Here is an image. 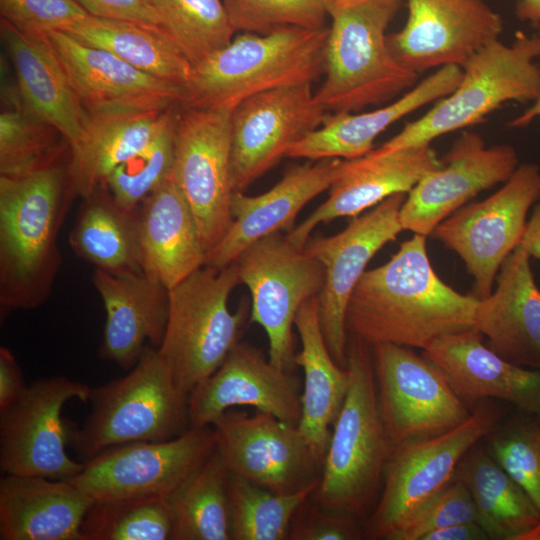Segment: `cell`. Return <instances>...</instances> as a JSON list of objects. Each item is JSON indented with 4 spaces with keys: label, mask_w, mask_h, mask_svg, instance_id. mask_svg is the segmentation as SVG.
I'll return each mask as SVG.
<instances>
[{
    "label": "cell",
    "mask_w": 540,
    "mask_h": 540,
    "mask_svg": "<svg viewBox=\"0 0 540 540\" xmlns=\"http://www.w3.org/2000/svg\"><path fill=\"white\" fill-rule=\"evenodd\" d=\"M426 238L414 234L385 264L363 273L346 310L351 336L370 346L392 343L424 350L438 338L476 328L479 298L440 279Z\"/></svg>",
    "instance_id": "cell-1"
},
{
    "label": "cell",
    "mask_w": 540,
    "mask_h": 540,
    "mask_svg": "<svg viewBox=\"0 0 540 540\" xmlns=\"http://www.w3.org/2000/svg\"><path fill=\"white\" fill-rule=\"evenodd\" d=\"M60 159L22 176H0L1 311L49 298L62 264L57 237L77 194Z\"/></svg>",
    "instance_id": "cell-2"
},
{
    "label": "cell",
    "mask_w": 540,
    "mask_h": 540,
    "mask_svg": "<svg viewBox=\"0 0 540 540\" xmlns=\"http://www.w3.org/2000/svg\"><path fill=\"white\" fill-rule=\"evenodd\" d=\"M404 0H329L325 80L315 92L333 113L380 105L413 88L419 74L392 52L386 30Z\"/></svg>",
    "instance_id": "cell-3"
},
{
    "label": "cell",
    "mask_w": 540,
    "mask_h": 540,
    "mask_svg": "<svg viewBox=\"0 0 540 540\" xmlns=\"http://www.w3.org/2000/svg\"><path fill=\"white\" fill-rule=\"evenodd\" d=\"M370 347L355 336L348 342L349 386L310 496L320 507L356 519L372 507L393 448L379 413Z\"/></svg>",
    "instance_id": "cell-4"
},
{
    "label": "cell",
    "mask_w": 540,
    "mask_h": 540,
    "mask_svg": "<svg viewBox=\"0 0 540 540\" xmlns=\"http://www.w3.org/2000/svg\"><path fill=\"white\" fill-rule=\"evenodd\" d=\"M329 28H285L270 34L245 33L193 66L183 86L181 107L232 110L255 94L312 83L325 68Z\"/></svg>",
    "instance_id": "cell-5"
},
{
    "label": "cell",
    "mask_w": 540,
    "mask_h": 540,
    "mask_svg": "<svg viewBox=\"0 0 540 540\" xmlns=\"http://www.w3.org/2000/svg\"><path fill=\"white\" fill-rule=\"evenodd\" d=\"M540 35L517 32L512 43L499 39L477 51L463 66L457 87L420 118L369 153L388 155L420 147L448 133L484 122L504 103L534 102L540 94Z\"/></svg>",
    "instance_id": "cell-6"
},
{
    "label": "cell",
    "mask_w": 540,
    "mask_h": 540,
    "mask_svg": "<svg viewBox=\"0 0 540 540\" xmlns=\"http://www.w3.org/2000/svg\"><path fill=\"white\" fill-rule=\"evenodd\" d=\"M89 402L88 417L70 436L85 461L116 445L166 441L190 428L188 396L158 349L146 348L127 375L91 388Z\"/></svg>",
    "instance_id": "cell-7"
},
{
    "label": "cell",
    "mask_w": 540,
    "mask_h": 540,
    "mask_svg": "<svg viewBox=\"0 0 540 540\" xmlns=\"http://www.w3.org/2000/svg\"><path fill=\"white\" fill-rule=\"evenodd\" d=\"M240 283L234 262L221 270L205 265L168 290V321L157 349L187 396L239 343L247 309L231 313L228 299Z\"/></svg>",
    "instance_id": "cell-8"
},
{
    "label": "cell",
    "mask_w": 540,
    "mask_h": 540,
    "mask_svg": "<svg viewBox=\"0 0 540 540\" xmlns=\"http://www.w3.org/2000/svg\"><path fill=\"white\" fill-rule=\"evenodd\" d=\"M208 425L189 428L159 442H131L107 448L84 462L69 480L93 502L168 499L215 451Z\"/></svg>",
    "instance_id": "cell-9"
},
{
    "label": "cell",
    "mask_w": 540,
    "mask_h": 540,
    "mask_svg": "<svg viewBox=\"0 0 540 540\" xmlns=\"http://www.w3.org/2000/svg\"><path fill=\"white\" fill-rule=\"evenodd\" d=\"M505 410L482 401L459 426L441 435L393 445L383 472V491L366 535L384 539L452 479L464 454L502 421Z\"/></svg>",
    "instance_id": "cell-10"
},
{
    "label": "cell",
    "mask_w": 540,
    "mask_h": 540,
    "mask_svg": "<svg viewBox=\"0 0 540 540\" xmlns=\"http://www.w3.org/2000/svg\"><path fill=\"white\" fill-rule=\"evenodd\" d=\"M234 262L241 283L251 294L250 322L260 325L267 335L268 359L292 372L297 366L292 332L295 317L305 301L320 294L324 266L280 231L249 245Z\"/></svg>",
    "instance_id": "cell-11"
},
{
    "label": "cell",
    "mask_w": 540,
    "mask_h": 540,
    "mask_svg": "<svg viewBox=\"0 0 540 540\" xmlns=\"http://www.w3.org/2000/svg\"><path fill=\"white\" fill-rule=\"evenodd\" d=\"M539 200L540 167L522 163L499 190L467 203L430 235L462 259L474 278L477 298L492 293L501 264L520 244L528 213Z\"/></svg>",
    "instance_id": "cell-12"
},
{
    "label": "cell",
    "mask_w": 540,
    "mask_h": 540,
    "mask_svg": "<svg viewBox=\"0 0 540 540\" xmlns=\"http://www.w3.org/2000/svg\"><path fill=\"white\" fill-rule=\"evenodd\" d=\"M232 112L182 107L175 124L172 176L194 214L207 259L233 221Z\"/></svg>",
    "instance_id": "cell-13"
},
{
    "label": "cell",
    "mask_w": 540,
    "mask_h": 540,
    "mask_svg": "<svg viewBox=\"0 0 540 540\" xmlns=\"http://www.w3.org/2000/svg\"><path fill=\"white\" fill-rule=\"evenodd\" d=\"M371 347L379 413L393 445L441 435L470 416L443 370L423 354L392 343Z\"/></svg>",
    "instance_id": "cell-14"
},
{
    "label": "cell",
    "mask_w": 540,
    "mask_h": 540,
    "mask_svg": "<svg viewBox=\"0 0 540 540\" xmlns=\"http://www.w3.org/2000/svg\"><path fill=\"white\" fill-rule=\"evenodd\" d=\"M91 388L66 376L40 378L0 409V468L5 474L70 479L79 463L65 451L62 409L73 398L89 402Z\"/></svg>",
    "instance_id": "cell-15"
},
{
    "label": "cell",
    "mask_w": 540,
    "mask_h": 540,
    "mask_svg": "<svg viewBox=\"0 0 540 540\" xmlns=\"http://www.w3.org/2000/svg\"><path fill=\"white\" fill-rule=\"evenodd\" d=\"M212 426L216 449L231 474L279 494L320 483L323 462L297 426L237 407L222 413Z\"/></svg>",
    "instance_id": "cell-16"
},
{
    "label": "cell",
    "mask_w": 540,
    "mask_h": 540,
    "mask_svg": "<svg viewBox=\"0 0 540 540\" xmlns=\"http://www.w3.org/2000/svg\"><path fill=\"white\" fill-rule=\"evenodd\" d=\"M406 196H390L368 213L356 216L343 231L309 238L302 248L324 266L325 283L317 296L320 325L331 356L342 368L347 366L349 298L371 258L403 231L400 211Z\"/></svg>",
    "instance_id": "cell-17"
},
{
    "label": "cell",
    "mask_w": 540,
    "mask_h": 540,
    "mask_svg": "<svg viewBox=\"0 0 540 540\" xmlns=\"http://www.w3.org/2000/svg\"><path fill=\"white\" fill-rule=\"evenodd\" d=\"M326 114L310 82L263 91L239 103L231 115L235 191H243L287 157L292 145L322 125Z\"/></svg>",
    "instance_id": "cell-18"
},
{
    "label": "cell",
    "mask_w": 540,
    "mask_h": 540,
    "mask_svg": "<svg viewBox=\"0 0 540 540\" xmlns=\"http://www.w3.org/2000/svg\"><path fill=\"white\" fill-rule=\"evenodd\" d=\"M441 161L407 193L400 211L403 230L430 236L476 195L504 184L519 166L512 146H487L481 135L468 130H463Z\"/></svg>",
    "instance_id": "cell-19"
},
{
    "label": "cell",
    "mask_w": 540,
    "mask_h": 540,
    "mask_svg": "<svg viewBox=\"0 0 540 540\" xmlns=\"http://www.w3.org/2000/svg\"><path fill=\"white\" fill-rule=\"evenodd\" d=\"M406 1V23L388 42L396 58L419 75L448 65L462 67L504 30L501 15L485 0Z\"/></svg>",
    "instance_id": "cell-20"
},
{
    "label": "cell",
    "mask_w": 540,
    "mask_h": 540,
    "mask_svg": "<svg viewBox=\"0 0 540 540\" xmlns=\"http://www.w3.org/2000/svg\"><path fill=\"white\" fill-rule=\"evenodd\" d=\"M251 406L298 426L301 394L298 379L266 359L256 347L239 342L219 368L188 396L189 426L212 425L226 410Z\"/></svg>",
    "instance_id": "cell-21"
},
{
    "label": "cell",
    "mask_w": 540,
    "mask_h": 540,
    "mask_svg": "<svg viewBox=\"0 0 540 540\" xmlns=\"http://www.w3.org/2000/svg\"><path fill=\"white\" fill-rule=\"evenodd\" d=\"M47 37L88 113L164 111L181 104L183 86L145 73L65 31Z\"/></svg>",
    "instance_id": "cell-22"
},
{
    "label": "cell",
    "mask_w": 540,
    "mask_h": 540,
    "mask_svg": "<svg viewBox=\"0 0 540 540\" xmlns=\"http://www.w3.org/2000/svg\"><path fill=\"white\" fill-rule=\"evenodd\" d=\"M441 164L431 144L383 156L367 153L341 160L326 201L286 236L302 249L318 224L339 217H356L390 196L407 194L422 177Z\"/></svg>",
    "instance_id": "cell-23"
},
{
    "label": "cell",
    "mask_w": 540,
    "mask_h": 540,
    "mask_svg": "<svg viewBox=\"0 0 540 540\" xmlns=\"http://www.w3.org/2000/svg\"><path fill=\"white\" fill-rule=\"evenodd\" d=\"M341 160L327 158L291 167L275 186L257 196L235 191L231 201L232 224L208 256L206 265L224 269L255 241L281 230L289 232L300 210L329 189Z\"/></svg>",
    "instance_id": "cell-24"
},
{
    "label": "cell",
    "mask_w": 540,
    "mask_h": 540,
    "mask_svg": "<svg viewBox=\"0 0 540 540\" xmlns=\"http://www.w3.org/2000/svg\"><path fill=\"white\" fill-rule=\"evenodd\" d=\"M477 328L443 336L423 355L446 374L456 394L468 404L500 399L521 412H540V369L511 363L482 341Z\"/></svg>",
    "instance_id": "cell-25"
},
{
    "label": "cell",
    "mask_w": 540,
    "mask_h": 540,
    "mask_svg": "<svg viewBox=\"0 0 540 540\" xmlns=\"http://www.w3.org/2000/svg\"><path fill=\"white\" fill-rule=\"evenodd\" d=\"M0 30L24 104L58 130L70 152L75 151L86 136L90 116L47 35L23 32L2 18Z\"/></svg>",
    "instance_id": "cell-26"
},
{
    "label": "cell",
    "mask_w": 540,
    "mask_h": 540,
    "mask_svg": "<svg viewBox=\"0 0 540 540\" xmlns=\"http://www.w3.org/2000/svg\"><path fill=\"white\" fill-rule=\"evenodd\" d=\"M475 322L487 346L516 365L540 367V289L519 244L503 261L496 288L479 299Z\"/></svg>",
    "instance_id": "cell-27"
},
{
    "label": "cell",
    "mask_w": 540,
    "mask_h": 540,
    "mask_svg": "<svg viewBox=\"0 0 540 540\" xmlns=\"http://www.w3.org/2000/svg\"><path fill=\"white\" fill-rule=\"evenodd\" d=\"M92 283L102 298L106 322L100 357L133 368L146 340L161 345L169 315V292L144 272L112 274L97 269Z\"/></svg>",
    "instance_id": "cell-28"
},
{
    "label": "cell",
    "mask_w": 540,
    "mask_h": 540,
    "mask_svg": "<svg viewBox=\"0 0 540 540\" xmlns=\"http://www.w3.org/2000/svg\"><path fill=\"white\" fill-rule=\"evenodd\" d=\"M142 271L168 290L206 265L194 214L171 175L137 208Z\"/></svg>",
    "instance_id": "cell-29"
},
{
    "label": "cell",
    "mask_w": 540,
    "mask_h": 540,
    "mask_svg": "<svg viewBox=\"0 0 540 540\" xmlns=\"http://www.w3.org/2000/svg\"><path fill=\"white\" fill-rule=\"evenodd\" d=\"M461 77L462 67L444 66L386 106L363 113L326 114L319 128L291 146L287 157L316 161L364 156L373 149L374 140L389 126L450 94Z\"/></svg>",
    "instance_id": "cell-30"
},
{
    "label": "cell",
    "mask_w": 540,
    "mask_h": 540,
    "mask_svg": "<svg viewBox=\"0 0 540 540\" xmlns=\"http://www.w3.org/2000/svg\"><path fill=\"white\" fill-rule=\"evenodd\" d=\"M92 504L69 479L6 474L0 480V539L83 540Z\"/></svg>",
    "instance_id": "cell-31"
},
{
    "label": "cell",
    "mask_w": 540,
    "mask_h": 540,
    "mask_svg": "<svg viewBox=\"0 0 540 540\" xmlns=\"http://www.w3.org/2000/svg\"><path fill=\"white\" fill-rule=\"evenodd\" d=\"M294 326L302 345L295 363L304 372L301 419L297 427L323 462L331 438L330 426L338 417L347 394L349 373L334 361L327 348L317 296L302 304Z\"/></svg>",
    "instance_id": "cell-32"
},
{
    "label": "cell",
    "mask_w": 540,
    "mask_h": 540,
    "mask_svg": "<svg viewBox=\"0 0 540 540\" xmlns=\"http://www.w3.org/2000/svg\"><path fill=\"white\" fill-rule=\"evenodd\" d=\"M177 113L175 106L164 111L89 113L86 136L70 152L69 173L76 193L89 197L116 166L149 146Z\"/></svg>",
    "instance_id": "cell-33"
},
{
    "label": "cell",
    "mask_w": 540,
    "mask_h": 540,
    "mask_svg": "<svg viewBox=\"0 0 540 540\" xmlns=\"http://www.w3.org/2000/svg\"><path fill=\"white\" fill-rule=\"evenodd\" d=\"M453 478L470 492L489 539L523 540L540 525L534 502L479 442L461 458Z\"/></svg>",
    "instance_id": "cell-34"
},
{
    "label": "cell",
    "mask_w": 540,
    "mask_h": 540,
    "mask_svg": "<svg viewBox=\"0 0 540 540\" xmlns=\"http://www.w3.org/2000/svg\"><path fill=\"white\" fill-rule=\"evenodd\" d=\"M65 32L157 78L184 86L191 77L193 66L161 26L89 15Z\"/></svg>",
    "instance_id": "cell-35"
},
{
    "label": "cell",
    "mask_w": 540,
    "mask_h": 540,
    "mask_svg": "<svg viewBox=\"0 0 540 540\" xmlns=\"http://www.w3.org/2000/svg\"><path fill=\"white\" fill-rule=\"evenodd\" d=\"M84 200L69 237L74 253L112 274L143 272L137 209H123L102 186Z\"/></svg>",
    "instance_id": "cell-36"
},
{
    "label": "cell",
    "mask_w": 540,
    "mask_h": 540,
    "mask_svg": "<svg viewBox=\"0 0 540 540\" xmlns=\"http://www.w3.org/2000/svg\"><path fill=\"white\" fill-rule=\"evenodd\" d=\"M230 472L217 449L169 498L171 540H231Z\"/></svg>",
    "instance_id": "cell-37"
},
{
    "label": "cell",
    "mask_w": 540,
    "mask_h": 540,
    "mask_svg": "<svg viewBox=\"0 0 540 540\" xmlns=\"http://www.w3.org/2000/svg\"><path fill=\"white\" fill-rule=\"evenodd\" d=\"M2 100L0 176H22L60 159V133L26 107L18 87L2 89Z\"/></svg>",
    "instance_id": "cell-38"
},
{
    "label": "cell",
    "mask_w": 540,
    "mask_h": 540,
    "mask_svg": "<svg viewBox=\"0 0 540 540\" xmlns=\"http://www.w3.org/2000/svg\"><path fill=\"white\" fill-rule=\"evenodd\" d=\"M318 485L279 494L230 473L231 540L288 539L296 512Z\"/></svg>",
    "instance_id": "cell-39"
},
{
    "label": "cell",
    "mask_w": 540,
    "mask_h": 540,
    "mask_svg": "<svg viewBox=\"0 0 540 540\" xmlns=\"http://www.w3.org/2000/svg\"><path fill=\"white\" fill-rule=\"evenodd\" d=\"M160 26L195 66L228 45L235 29L222 0H147Z\"/></svg>",
    "instance_id": "cell-40"
},
{
    "label": "cell",
    "mask_w": 540,
    "mask_h": 540,
    "mask_svg": "<svg viewBox=\"0 0 540 540\" xmlns=\"http://www.w3.org/2000/svg\"><path fill=\"white\" fill-rule=\"evenodd\" d=\"M168 499L93 502L83 524V540H171Z\"/></svg>",
    "instance_id": "cell-41"
},
{
    "label": "cell",
    "mask_w": 540,
    "mask_h": 540,
    "mask_svg": "<svg viewBox=\"0 0 540 540\" xmlns=\"http://www.w3.org/2000/svg\"><path fill=\"white\" fill-rule=\"evenodd\" d=\"M176 119L149 146L116 166L100 185L123 209L136 210L171 175Z\"/></svg>",
    "instance_id": "cell-42"
},
{
    "label": "cell",
    "mask_w": 540,
    "mask_h": 540,
    "mask_svg": "<svg viewBox=\"0 0 540 540\" xmlns=\"http://www.w3.org/2000/svg\"><path fill=\"white\" fill-rule=\"evenodd\" d=\"M488 450L540 512V417L522 412L486 437Z\"/></svg>",
    "instance_id": "cell-43"
},
{
    "label": "cell",
    "mask_w": 540,
    "mask_h": 540,
    "mask_svg": "<svg viewBox=\"0 0 540 540\" xmlns=\"http://www.w3.org/2000/svg\"><path fill=\"white\" fill-rule=\"evenodd\" d=\"M235 31L270 34L326 27L329 0H222Z\"/></svg>",
    "instance_id": "cell-44"
},
{
    "label": "cell",
    "mask_w": 540,
    "mask_h": 540,
    "mask_svg": "<svg viewBox=\"0 0 540 540\" xmlns=\"http://www.w3.org/2000/svg\"><path fill=\"white\" fill-rule=\"evenodd\" d=\"M468 521H477L474 501L466 486L453 478L415 509L386 540H422L431 531Z\"/></svg>",
    "instance_id": "cell-45"
},
{
    "label": "cell",
    "mask_w": 540,
    "mask_h": 540,
    "mask_svg": "<svg viewBox=\"0 0 540 540\" xmlns=\"http://www.w3.org/2000/svg\"><path fill=\"white\" fill-rule=\"evenodd\" d=\"M1 18L37 35L65 31L90 14L74 0H0Z\"/></svg>",
    "instance_id": "cell-46"
},
{
    "label": "cell",
    "mask_w": 540,
    "mask_h": 540,
    "mask_svg": "<svg viewBox=\"0 0 540 540\" xmlns=\"http://www.w3.org/2000/svg\"><path fill=\"white\" fill-rule=\"evenodd\" d=\"M310 497L296 512L290 527V540H356L362 532L356 518L326 510Z\"/></svg>",
    "instance_id": "cell-47"
},
{
    "label": "cell",
    "mask_w": 540,
    "mask_h": 540,
    "mask_svg": "<svg viewBox=\"0 0 540 540\" xmlns=\"http://www.w3.org/2000/svg\"><path fill=\"white\" fill-rule=\"evenodd\" d=\"M90 15L143 22L160 26L147 0H74Z\"/></svg>",
    "instance_id": "cell-48"
},
{
    "label": "cell",
    "mask_w": 540,
    "mask_h": 540,
    "mask_svg": "<svg viewBox=\"0 0 540 540\" xmlns=\"http://www.w3.org/2000/svg\"><path fill=\"white\" fill-rule=\"evenodd\" d=\"M26 387L21 369L13 353L8 348L1 347L0 409H4L15 402Z\"/></svg>",
    "instance_id": "cell-49"
},
{
    "label": "cell",
    "mask_w": 540,
    "mask_h": 540,
    "mask_svg": "<svg viewBox=\"0 0 540 540\" xmlns=\"http://www.w3.org/2000/svg\"><path fill=\"white\" fill-rule=\"evenodd\" d=\"M485 530L477 521L452 524L426 534L422 540H486Z\"/></svg>",
    "instance_id": "cell-50"
},
{
    "label": "cell",
    "mask_w": 540,
    "mask_h": 540,
    "mask_svg": "<svg viewBox=\"0 0 540 540\" xmlns=\"http://www.w3.org/2000/svg\"><path fill=\"white\" fill-rule=\"evenodd\" d=\"M520 244L530 258L540 260V200L533 206Z\"/></svg>",
    "instance_id": "cell-51"
},
{
    "label": "cell",
    "mask_w": 540,
    "mask_h": 540,
    "mask_svg": "<svg viewBox=\"0 0 540 540\" xmlns=\"http://www.w3.org/2000/svg\"><path fill=\"white\" fill-rule=\"evenodd\" d=\"M515 13L520 21L540 26V0H518Z\"/></svg>",
    "instance_id": "cell-52"
},
{
    "label": "cell",
    "mask_w": 540,
    "mask_h": 540,
    "mask_svg": "<svg viewBox=\"0 0 540 540\" xmlns=\"http://www.w3.org/2000/svg\"><path fill=\"white\" fill-rule=\"evenodd\" d=\"M538 117H540V94L526 110L510 120L507 126L510 128H524L529 126Z\"/></svg>",
    "instance_id": "cell-53"
},
{
    "label": "cell",
    "mask_w": 540,
    "mask_h": 540,
    "mask_svg": "<svg viewBox=\"0 0 540 540\" xmlns=\"http://www.w3.org/2000/svg\"><path fill=\"white\" fill-rule=\"evenodd\" d=\"M538 416L540 417V412ZM523 540H540V525L528 533Z\"/></svg>",
    "instance_id": "cell-54"
},
{
    "label": "cell",
    "mask_w": 540,
    "mask_h": 540,
    "mask_svg": "<svg viewBox=\"0 0 540 540\" xmlns=\"http://www.w3.org/2000/svg\"><path fill=\"white\" fill-rule=\"evenodd\" d=\"M538 34L540 35V31H539V33H538Z\"/></svg>",
    "instance_id": "cell-55"
},
{
    "label": "cell",
    "mask_w": 540,
    "mask_h": 540,
    "mask_svg": "<svg viewBox=\"0 0 540 540\" xmlns=\"http://www.w3.org/2000/svg\"><path fill=\"white\" fill-rule=\"evenodd\" d=\"M539 369H540V367H539Z\"/></svg>",
    "instance_id": "cell-56"
},
{
    "label": "cell",
    "mask_w": 540,
    "mask_h": 540,
    "mask_svg": "<svg viewBox=\"0 0 540 540\" xmlns=\"http://www.w3.org/2000/svg\"><path fill=\"white\" fill-rule=\"evenodd\" d=\"M486 1V0H485Z\"/></svg>",
    "instance_id": "cell-57"
}]
</instances>
